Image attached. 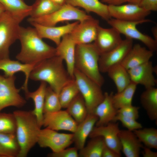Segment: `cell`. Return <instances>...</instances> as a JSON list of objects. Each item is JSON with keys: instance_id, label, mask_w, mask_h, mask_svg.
<instances>
[{"instance_id": "obj_1", "label": "cell", "mask_w": 157, "mask_h": 157, "mask_svg": "<svg viewBox=\"0 0 157 157\" xmlns=\"http://www.w3.org/2000/svg\"><path fill=\"white\" fill-rule=\"evenodd\" d=\"M18 39L21 49L16 58L23 63L35 65L56 56V48L44 42L34 27L20 26Z\"/></svg>"}, {"instance_id": "obj_2", "label": "cell", "mask_w": 157, "mask_h": 157, "mask_svg": "<svg viewBox=\"0 0 157 157\" xmlns=\"http://www.w3.org/2000/svg\"><path fill=\"white\" fill-rule=\"evenodd\" d=\"M63 60L56 56L35 65L31 72L29 78L43 81L58 95L62 89L73 79L65 68Z\"/></svg>"}, {"instance_id": "obj_3", "label": "cell", "mask_w": 157, "mask_h": 157, "mask_svg": "<svg viewBox=\"0 0 157 157\" xmlns=\"http://www.w3.org/2000/svg\"><path fill=\"white\" fill-rule=\"evenodd\" d=\"M13 113L16 121L15 134L20 149L18 157H26L37 143L41 127L32 111L17 110Z\"/></svg>"}, {"instance_id": "obj_4", "label": "cell", "mask_w": 157, "mask_h": 157, "mask_svg": "<svg viewBox=\"0 0 157 157\" xmlns=\"http://www.w3.org/2000/svg\"><path fill=\"white\" fill-rule=\"evenodd\" d=\"M100 55L92 43L77 45L75 49V67L101 87L105 81L99 68Z\"/></svg>"}, {"instance_id": "obj_5", "label": "cell", "mask_w": 157, "mask_h": 157, "mask_svg": "<svg viewBox=\"0 0 157 157\" xmlns=\"http://www.w3.org/2000/svg\"><path fill=\"white\" fill-rule=\"evenodd\" d=\"M22 21L6 10L0 16V59L9 58V48L18 39Z\"/></svg>"}, {"instance_id": "obj_6", "label": "cell", "mask_w": 157, "mask_h": 157, "mask_svg": "<svg viewBox=\"0 0 157 157\" xmlns=\"http://www.w3.org/2000/svg\"><path fill=\"white\" fill-rule=\"evenodd\" d=\"M74 76L79 92L84 100L88 114H93L95 108L104 98L101 87L76 68Z\"/></svg>"}, {"instance_id": "obj_7", "label": "cell", "mask_w": 157, "mask_h": 157, "mask_svg": "<svg viewBox=\"0 0 157 157\" xmlns=\"http://www.w3.org/2000/svg\"><path fill=\"white\" fill-rule=\"evenodd\" d=\"M92 17L76 7L65 3L59 9L49 15L37 18L29 17L28 21L48 26H55L65 21L76 20L79 22Z\"/></svg>"}, {"instance_id": "obj_8", "label": "cell", "mask_w": 157, "mask_h": 157, "mask_svg": "<svg viewBox=\"0 0 157 157\" xmlns=\"http://www.w3.org/2000/svg\"><path fill=\"white\" fill-rule=\"evenodd\" d=\"M111 27L116 29L126 38L135 39L141 42L148 49L154 52L157 49V41L151 36L139 31L137 26L144 23L152 22L151 20L145 19L136 21H126L111 18L107 21Z\"/></svg>"}, {"instance_id": "obj_9", "label": "cell", "mask_w": 157, "mask_h": 157, "mask_svg": "<svg viewBox=\"0 0 157 157\" xmlns=\"http://www.w3.org/2000/svg\"><path fill=\"white\" fill-rule=\"evenodd\" d=\"M16 77H6L0 74V112L9 106L21 108L26 103L19 93L20 89L15 85Z\"/></svg>"}, {"instance_id": "obj_10", "label": "cell", "mask_w": 157, "mask_h": 157, "mask_svg": "<svg viewBox=\"0 0 157 157\" xmlns=\"http://www.w3.org/2000/svg\"><path fill=\"white\" fill-rule=\"evenodd\" d=\"M73 137V133H59L45 128L40 129L37 143L41 147H48L52 152H56L67 148L72 144Z\"/></svg>"}, {"instance_id": "obj_11", "label": "cell", "mask_w": 157, "mask_h": 157, "mask_svg": "<svg viewBox=\"0 0 157 157\" xmlns=\"http://www.w3.org/2000/svg\"><path fill=\"white\" fill-rule=\"evenodd\" d=\"M133 40L126 38L116 47L100 55L99 65L101 73H107L111 67L121 63L133 45Z\"/></svg>"}, {"instance_id": "obj_12", "label": "cell", "mask_w": 157, "mask_h": 157, "mask_svg": "<svg viewBox=\"0 0 157 157\" xmlns=\"http://www.w3.org/2000/svg\"><path fill=\"white\" fill-rule=\"evenodd\" d=\"M108 6L111 17L122 21H136L143 20L151 13L135 4L108 5Z\"/></svg>"}, {"instance_id": "obj_13", "label": "cell", "mask_w": 157, "mask_h": 157, "mask_svg": "<svg viewBox=\"0 0 157 157\" xmlns=\"http://www.w3.org/2000/svg\"><path fill=\"white\" fill-rule=\"evenodd\" d=\"M77 125L66 110H60L43 115L42 126L54 130L67 131L74 133Z\"/></svg>"}, {"instance_id": "obj_14", "label": "cell", "mask_w": 157, "mask_h": 157, "mask_svg": "<svg viewBox=\"0 0 157 157\" xmlns=\"http://www.w3.org/2000/svg\"><path fill=\"white\" fill-rule=\"evenodd\" d=\"M99 26V21L92 17L79 22L69 34L76 45L92 43Z\"/></svg>"}, {"instance_id": "obj_15", "label": "cell", "mask_w": 157, "mask_h": 157, "mask_svg": "<svg viewBox=\"0 0 157 157\" xmlns=\"http://www.w3.org/2000/svg\"><path fill=\"white\" fill-rule=\"evenodd\" d=\"M120 130L118 123L112 122L105 125L94 126L89 137H103L107 147L121 155L122 147L118 135Z\"/></svg>"}, {"instance_id": "obj_16", "label": "cell", "mask_w": 157, "mask_h": 157, "mask_svg": "<svg viewBox=\"0 0 157 157\" xmlns=\"http://www.w3.org/2000/svg\"><path fill=\"white\" fill-rule=\"evenodd\" d=\"M120 33L115 28H105L99 26L96 38L93 43L100 54L107 52L121 42Z\"/></svg>"}, {"instance_id": "obj_17", "label": "cell", "mask_w": 157, "mask_h": 157, "mask_svg": "<svg viewBox=\"0 0 157 157\" xmlns=\"http://www.w3.org/2000/svg\"><path fill=\"white\" fill-rule=\"evenodd\" d=\"M131 81L141 85L145 89L154 87L157 80L154 75L156 67L150 60L139 66L128 70Z\"/></svg>"}, {"instance_id": "obj_18", "label": "cell", "mask_w": 157, "mask_h": 157, "mask_svg": "<svg viewBox=\"0 0 157 157\" xmlns=\"http://www.w3.org/2000/svg\"><path fill=\"white\" fill-rule=\"evenodd\" d=\"M76 45L69 33L63 36L60 44L56 48V56L60 57L65 61L67 70L70 76L74 79Z\"/></svg>"}, {"instance_id": "obj_19", "label": "cell", "mask_w": 157, "mask_h": 157, "mask_svg": "<svg viewBox=\"0 0 157 157\" xmlns=\"http://www.w3.org/2000/svg\"><path fill=\"white\" fill-rule=\"evenodd\" d=\"M79 22L76 21L59 26H46L35 23L31 24L35 28L41 38L50 40L57 46L60 44L63 36L70 33Z\"/></svg>"}, {"instance_id": "obj_20", "label": "cell", "mask_w": 157, "mask_h": 157, "mask_svg": "<svg viewBox=\"0 0 157 157\" xmlns=\"http://www.w3.org/2000/svg\"><path fill=\"white\" fill-rule=\"evenodd\" d=\"M113 94L112 92L104 93V99L94 109L93 114L98 118L96 126L105 125L113 122L117 113V109L114 107L113 102Z\"/></svg>"}, {"instance_id": "obj_21", "label": "cell", "mask_w": 157, "mask_h": 157, "mask_svg": "<svg viewBox=\"0 0 157 157\" xmlns=\"http://www.w3.org/2000/svg\"><path fill=\"white\" fill-rule=\"evenodd\" d=\"M34 66L23 63L17 60H12L9 58L0 59V70L3 72L5 76H13L19 72H23L25 74L24 82L21 88L24 92L28 90V84L29 76Z\"/></svg>"}, {"instance_id": "obj_22", "label": "cell", "mask_w": 157, "mask_h": 157, "mask_svg": "<svg viewBox=\"0 0 157 157\" xmlns=\"http://www.w3.org/2000/svg\"><path fill=\"white\" fill-rule=\"evenodd\" d=\"M154 52L136 44L133 45L120 64L128 70L150 61Z\"/></svg>"}, {"instance_id": "obj_23", "label": "cell", "mask_w": 157, "mask_h": 157, "mask_svg": "<svg viewBox=\"0 0 157 157\" xmlns=\"http://www.w3.org/2000/svg\"><path fill=\"white\" fill-rule=\"evenodd\" d=\"M118 137L122 151L126 157H139L143 145L133 131L128 130H120Z\"/></svg>"}, {"instance_id": "obj_24", "label": "cell", "mask_w": 157, "mask_h": 157, "mask_svg": "<svg viewBox=\"0 0 157 157\" xmlns=\"http://www.w3.org/2000/svg\"><path fill=\"white\" fill-rule=\"evenodd\" d=\"M97 116L94 114H88L85 119L78 124L73 133V143L78 150L85 146L88 137L98 120Z\"/></svg>"}, {"instance_id": "obj_25", "label": "cell", "mask_w": 157, "mask_h": 157, "mask_svg": "<svg viewBox=\"0 0 157 157\" xmlns=\"http://www.w3.org/2000/svg\"><path fill=\"white\" fill-rule=\"evenodd\" d=\"M65 3L75 7H81L88 13H94L107 22L111 18L108 5L99 0H65Z\"/></svg>"}, {"instance_id": "obj_26", "label": "cell", "mask_w": 157, "mask_h": 157, "mask_svg": "<svg viewBox=\"0 0 157 157\" xmlns=\"http://www.w3.org/2000/svg\"><path fill=\"white\" fill-rule=\"evenodd\" d=\"M47 84L44 82L41 81L39 87L35 91L30 92L28 90L25 92L26 99H31L33 101L34 108L32 112L36 117L41 127L42 126L44 115L43 109Z\"/></svg>"}, {"instance_id": "obj_27", "label": "cell", "mask_w": 157, "mask_h": 157, "mask_svg": "<svg viewBox=\"0 0 157 157\" xmlns=\"http://www.w3.org/2000/svg\"><path fill=\"white\" fill-rule=\"evenodd\" d=\"M20 150L15 133H0V157H18Z\"/></svg>"}, {"instance_id": "obj_28", "label": "cell", "mask_w": 157, "mask_h": 157, "mask_svg": "<svg viewBox=\"0 0 157 157\" xmlns=\"http://www.w3.org/2000/svg\"><path fill=\"white\" fill-rule=\"evenodd\" d=\"M141 104L149 119H157V88L154 87L145 89L140 96Z\"/></svg>"}, {"instance_id": "obj_29", "label": "cell", "mask_w": 157, "mask_h": 157, "mask_svg": "<svg viewBox=\"0 0 157 157\" xmlns=\"http://www.w3.org/2000/svg\"><path fill=\"white\" fill-rule=\"evenodd\" d=\"M107 73L114 83L117 92L122 91L131 82L128 70L120 63L111 67Z\"/></svg>"}, {"instance_id": "obj_30", "label": "cell", "mask_w": 157, "mask_h": 157, "mask_svg": "<svg viewBox=\"0 0 157 157\" xmlns=\"http://www.w3.org/2000/svg\"><path fill=\"white\" fill-rule=\"evenodd\" d=\"M5 10L22 20L29 16L32 6H29L24 0H0Z\"/></svg>"}, {"instance_id": "obj_31", "label": "cell", "mask_w": 157, "mask_h": 157, "mask_svg": "<svg viewBox=\"0 0 157 157\" xmlns=\"http://www.w3.org/2000/svg\"><path fill=\"white\" fill-rule=\"evenodd\" d=\"M66 110L78 124L83 121L88 113L84 100L80 92L70 103Z\"/></svg>"}, {"instance_id": "obj_32", "label": "cell", "mask_w": 157, "mask_h": 157, "mask_svg": "<svg viewBox=\"0 0 157 157\" xmlns=\"http://www.w3.org/2000/svg\"><path fill=\"white\" fill-rule=\"evenodd\" d=\"M137 85L131 81L130 83L120 92H117L112 97L114 107L118 109L132 105V101Z\"/></svg>"}, {"instance_id": "obj_33", "label": "cell", "mask_w": 157, "mask_h": 157, "mask_svg": "<svg viewBox=\"0 0 157 157\" xmlns=\"http://www.w3.org/2000/svg\"><path fill=\"white\" fill-rule=\"evenodd\" d=\"M32 6L30 17L37 18L52 13L62 6L54 2L51 0H36Z\"/></svg>"}, {"instance_id": "obj_34", "label": "cell", "mask_w": 157, "mask_h": 157, "mask_svg": "<svg viewBox=\"0 0 157 157\" xmlns=\"http://www.w3.org/2000/svg\"><path fill=\"white\" fill-rule=\"evenodd\" d=\"M86 146L79 150L80 157H101L103 149L106 145L103 137L97 136L91 138Z\"/></svg>"}, {"instance_id": "obj_35", "label": "cell", "mask_w": 157, "mask_h": 157, "mask_svg": "<svg viewBox=\"0 0 157 157\" xmlns=\"http://www.w3.org/2000/svg\"><path fill=\"white\" fill-rule=\"evenodd\" d=\"M139 141L144 146L157 149V129L154 128H145L133 131Z\"/></svg>"}, {"instance_id": "obj_36", "label": "cell", "mask_w": 157, "mask_h": 157, "mask_svg": "<svg viewBox=\"0 0 157 157\" xmlns=\"http://www.w3.org/2000/svg\"><path fill=\"white\" fill-rule=\"evenodd\" d=\"M79 93L78 88L74 79L65 85L58 94L62 108H66Z\"/></svg>"}, {"instance_id": "obj_37", "label": "cell", "mask_w": 157, "mask_h": 157, "mask_svg": "<svg viewBox=\"0 0 157 157\" xmlns=\"http://www.w3.org/2000/svg\"><path fill=\"white\" fill-rule=\"evenodd\" d=\"M62 108L58 95L49 86H47L45 94L44 114L59 111Z\"/></svg>"}, {"instance_id": "obj_38", "label": "cell", "mask_w": 157, "mask_h": 157, "mask_svg": "<svg viewBox=\"0 0 157 157\" xmlns=\"http://www.w3.org/2000/svg\"><path fill=\"white\" fill-rule=\"evenodd\" d=\"M16 128V121L13 113L0 112V133H15Z\"/></svg>"}, {"instance_id": "obj_39", "label": "cell", "mask_w": 157, "mask_h": 157, "mask_svg": "<svg viewBox=\"0 0 157 157\" xmlns=\"http://www.w3.org/2000/svg\"><path fill=\"white\" fill-rule=\"evenodd\" d=\"M120 121L123 126L130 131L142 128V125L136 121V120L117 114L115 116L113 122Z\"/></svg>"}, {"instance_id": "obj_40", "label": "cell", "mask_w": 157, "mask_h": 157, "mask_svg": "<svg viewBox=\"0 0 157 157\" xmlns=\"http://www.w3.org/2000/svg\"><path fill=\"white\" fill-rule=\"evenodd\" d=\"M140 108L139 107L131 105L118 109L117 114L136 120L139 117V110Z\"/></svg>"}, {"instance_id": "obj_41", "label": "cell", "mask_w": 157, "mask_h": 157, "mask_svg": "<svg viewBox=\"0 0 157 157\" xmlns=\"http://www.w3.org/2000/svg\"><path fill=\"white\" fill-rule=\"evenodd\" d=\"M66 148L56 152L48 154L51 157H78V150L75 147Z\"/></svg>"}, {"instance_id": "obj_42", "label": "cell", "mask_w": 157, "mask_h": 157, "mask_svg": "<svg viewBox=\"0 0 157 157\" xmlns=\"http://www.w3.org/2000/svg\"><path fill=\"white\" fill-rule=\"evenodd\" d=\"M138 5L147 11L157 10V0H140Z\"/></svg>"}, {"instance_id": "obj_43", "label": "cell", "mask_w": 157, "mask_h": 157, "mask_svg": "<svg viewBox=\"0 0 157 157\" xmlns=\"http://www.w3.org/2000/svg\"><path fill=\"white\" fill-rule=\"evenodd\" d=\"M119 155L107 147L106 145L104 147L101 154V157H120Z\"/></svg>"}, {"instance_id": "obj_44", "label": "cell", "mask_w": 157, "mask_h": 157, "mask_svg": "<svg viewBox=\"0 0 157 157\" xmlns=\"http://www.w3.org/2000/svg\"><path fill=\"white\" fill-rule=\"evenodd\" d=\"M142 155L144 157H157V152L152 151L151 148L143 146Z\"/></svg>"}, {"instance_id": "obj_45", "label": "cell", "mask_w": 157, "mask_h": 157, "mask_svg": "<svg viewBox=\"0 0 157 157\" xmlns=\"http://www.w3.org/2000/svg\"><path fill=\"white\" fill-rule=\"evenodd\" d=\"M102 2L107 3L108 5H119L128 2V0H101Z\"/></svg>"}, {"instance_id": "obj_46", "label": "cell", "mask_w": 157, "mask_h": 157, "mask_svg": "<svg viewBox=\"0 0 157 157\" xmlns=\"http://www.w3.org/2000/svg\"><path fill=\"white\" fill-rule=\"evenodd\" d=\"M55 3L62 6L66 3L65 0H51Z\"/></svg>"}, {"instance_id": "obj_47", "label": "cell", "mask_w": 157, "mask_h": 157, "mask_svg": "<svg viewBox=\"0 0 157 157\" xmlns=\"http://www.w3.org/2000/svg\"><path fill=\"white\" fill-rule=\"evenodd\" d=\"M152 32L153 33V34L154 36V39L157 41V27L156 26L154 27L152 29Z\"/></svg>"}, {"instance_id": "obj_48", "label": "cell", "mask_w": 157, "mask_h": 157, "mask_svg": "<svg viewBox=\"0 0 157 157\" xmlns=\"http://www.w3.org/2000/svg\"><path fill=\"white\" fill-rule=\"evenodd\" d=\"M5 11V9L3 5L0 3V16Z\"/></svg>"}, {"instance_id": "obj_49", "label": "cell", "mask_w": 157, "mask_h": 157, "mask_svg": "<svg viewBox=\"0 0 157 157\" xmlns=\"http://www.w3.org/2000/svg\"><path fill=\"white\" fill-rule=\"evenodd\" d=\"M140 0H128V2L130 3L138 4Z\"/></svg>"}]
</instances>
